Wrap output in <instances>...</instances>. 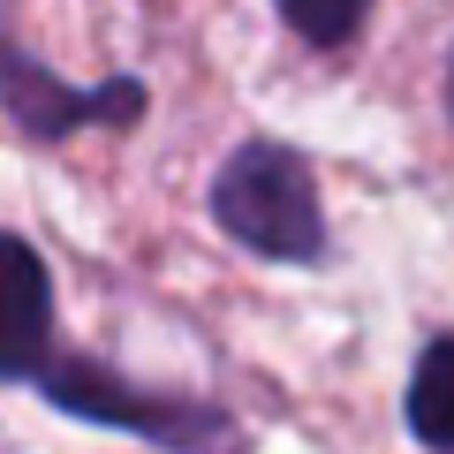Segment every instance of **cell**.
Instances as JSON below:
<instances>
[{"mask_svg": "<svg viewBox=\"0 0 454 454\" xmlns=\"http://www.w3.org/2000/svg\"><path fill=\"white\" fill-rule=\"evenodd\" d=\"M212 220L273 265H318L325 258V212H318V175L303 152L250 137L212 182Z\"/></svg>", "mask_w": 454, "mask_h": 454, "instance_id": "6da1fadb", "label": "cell"}, {"mask_svg": "<svg viewBox=\"0 0 454 454\" xmlns=\"http://www.w3.org/2000/svg\"><path fill=\"white\" fill-rule=\"evenodd\" d=\"M53 409L68 417H91V424H114V432H137V439H160L175 454H212L227 447V417L205 402H175V394H137L121 372H98V364H53L38 372Z\"/></svg>", "mask_w": 454, "mask_h": 454, "instance_id": "7a4b0ae2", "label": "cell"}, {"mask_svg": "<svg viewBox=\"0 0 454 454\" xmlns=\"http://www.w3.org/2000/svg\"><path fill=\"white\" fill-rule=\"evenodd\" d=\"M0 106H8V121L31 137H68L83 129V121H137L145 114V83L114 76L98 83V91H68L61 76H46L38 61H23L8 38H0Z\"/></svg>", "mask_w": 454, "mask_h": 454, "instance_id": "3957f363", "label": "cell"}, {"mask_svg": "<svg viewBox=\"0 0 454 454\" xmlns=\"http://www.w3.org/2000/svg\"><path fill=\"white\" fill-rule=\"evenodd\" d=\"M53 348V273L23 235H0V387L46 372Z\"/></svg>", "mask_w": 454, "mask_h": 454, "instance_id": "277c9868", "label": "cell"}, {"mask_svg": "<svg viewBox=\"0 0 454 454\" xmlns=\"http://www.w3.org/2000/svg\"><path fill=\"white\" fill-rule=\"evenodd\" d=\"M409 432L424 439L432 454H454V333L424 340L417 372H409Z\"/></svg>", "mask_w": 454, "mask_h": 454, "instance_id": "5b68a950", "label": "cell"}, {"mask_svg": "<svg viewBox=\"0 0 454 454\" xmlns=\"http://www.w3.org/2000/svg\"><path fill=\"white\" fill-rule=\"evenodd\" d=\"M364 8H372V0H280L288 31L310 38V46H340V38H356Z\"/></svg>", "mask_w": 454, "mask_h": 454, "instance_id": "8992f818", "label": "cell"}, {"mask_svg": "<svg viewBox=\"0 0 454 454\" xmlns=\"http://www.w3.org/2000/svg\"><path fill=\"white\" fill-rule=\"evenodd\" d=\"M447 106H454V68H447Z\"/></svg>", "mask_w": 454, "mask_h": 454, "instance_id": "52a82bcc", "label": "cell"}]
</instances>
